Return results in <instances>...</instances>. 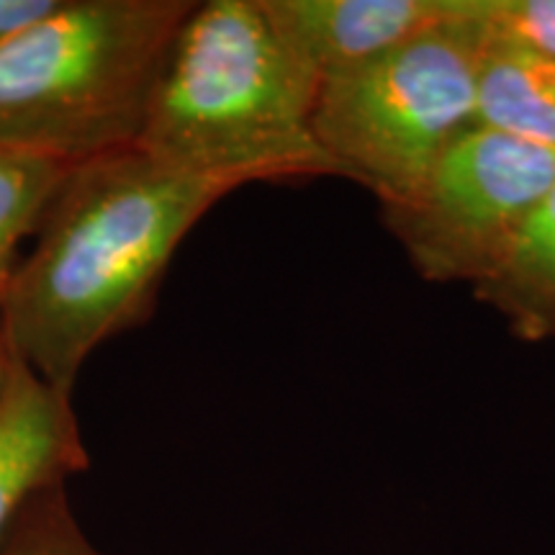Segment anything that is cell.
<instances>
[{
    "mask_svg": "<svg viewBox=\"0 0 555 555\" xmlns=\"http://www.w3.org/2000/svg\"><path fill=\"white\" fill-rule=\"evenodd\" d=\"M229 191L139 147L75 165L0 301L13 358L73 397L90 352L147 317L178 245Z\"/></svg>",
    "mask_w": 555,
    "mask_h": 555,
    "instance_id": "cell-1",
    "label": "cell"
},
{
    "mask_svg": "<svg viewBox=\"0 0 555 555\" xmlns=\"http://www.w3.org/2000/svg\"><path fill=\"white\" fill-rule=\"evenodd\" d=\"M319 90L322 80L260 0L193 3L157 75L137 147L229 189L343 176L314 134Z\"/></svg>",
    "mask_w": 555,
    "mask_h": 555,
    "instance_id": "cell-2",
    "label": "cell"
},
{
    "mask_svg": "<svg viewBox=\"0 0 555 555\" xmlns=\"http://www.w3.org/2000/svg\"><path fill=\"white\" fill-rule=\"evenodd\" d=\"M189 0H60L0 44V147L80 165L137 147Z\"/></svg>",
    "mask_w": 555,
    "mask_h": 555,
    "instance_id": "cell-3",
    "label": "cell"
},
{
    "mask_svg": "<svg viewBox=\"0 0 555 555\" xmlns=\"http://www.w3.org/2000/svg\"><path fill=\"white\" fill-rule=\"evenodd\" d=\"M489 39L486 0L322 82L314 134L345 178L404 206L437 159L476 127L478 62Z\"/></svg>",
    "mask_w": 555,
    "mask_h": 555,
    "instance_id": "cell-4",
    "label": "cell"
},
{
    "mask_svg": "<svg viewBox=\"0 0 555 555\" xmlns=\"http://www.w3.org/2000/svg\"><path fill=\"white\" fill-rule=\"evenodd\" d=\"M553 183L555 152L474 127L393 214L429 273L491 278Z\"/></svg>",
    "mask_w": 555,
    "mask_h": 555,
    "instance_id": "cell-5",
    "label": "cell"
},
{
    "mask_svg": "<svg viewBox=\"0 0 555 555\" xmlns=\"http://www.w3.org/2000/svg\"><path fill=\"white\" fill-rule=\"evenodd\" d=\"M69 399L13 358L0 397V551L39 496L88 466Z\"/></svg>",
    "mask_w": 555,
    "mask_h": 555,
    "instance_id": "cell-6",
    "label": "cell"
},
{
    "mask_svg": "<svg viewBox=\"0 0 555 555\" xmlns=\"http://www.w3.org/2000/svg\"><path fill=\"white\" fill-rule=\"evenodd\" d=\"M466 0H260L270 24L319 80L337 78L433 29Z\"/></svg>",
    "mask_w": 555,
    "mask_h": 555,
    "instance_id": "cell-7",
    "label": "cell"
},
{
    "mask_svg": "<svg viewBox=\"0 0 555 555\" xmlns=\"http://www.w3.org/2000/svg\"><path fill=\"white\" fill-rule=\"evenodd\" d=\"M476 127L555 152V62L489 29L478 62Z\"/></svg>",
    "mask_w": 555,
    "mask_h": 555,
    "instance_id": "cell-8",
    "label": "cell"
},
{
    "mask_svg": "<svg viewBox=\"0 0 555 555\" xmlns=\"http://www.w3.org/2000/svg\"><path fill=\"white\" fill-rule=\"evenodd\" d=\"M75 165L0 147V301L16 273L18 242L39 229Z\"/></svg>",
    "mask_w": 555,
    "mask_h": 555,
    "instance_id": "cell-9",
    "label": "cell"
},
{
    "mask_svg": "<svg viewBox=\"0 0 555 555\" xmlns=\"http://www.w3.org/2000/svg\"><path fill=\"white\" fill-rule=\"evenodd\" d=\"M489 281L532 307H555V183L527 214Z\"/></svg>",
    "mask_w": 555,
    "mask_h": 555,
    "instance_id": "cell-10",
    "label": "cell"
},
{
    "mask_svg": "<svg viewBox=\"0 0 555 555\" xmlns=\"http://www.w3.org/2000/svg\"><path fill=\"white\" fill-rule=\"evenodd\" d=\"M0 555H106L69 515L65 489H52L29 506Z\"/></svg>",
    "mask_w": 555,
    "mask_h": 555,
    "instance_id": "cell-11",
    "label": "cell"
},
{
    "mask_svg": "<svg viewBox=\"0 0 555 555\" xmlns=\"http://www.w3.org/2000/svg\"><path fill=\"white\" fill-rule=\"evenodd\" d=\"M486 21L496 37L555 62V0H486Z\"/></svg>",
    "mask_w": 555,
    "mask_h": 555,
    "instance_id": "cell-12",
    "label": "cell"
},
{
    "mask_svg": "<svg viewBox=\"0 0 555 555\" xmlns=\"http://www.w3.org/2000/svg\"><path fill=\"white\" fill-rule=\"evenodd\" d=\"M57 5L60 0H0V44L50 16Z\"/></svg>",
    "mask_w": 555,
    "mask_h": 555,
    "instance_id": "cell-13",
    "label": "cell"
},
{
    "mask_svg": "<svg viewBox=\"0 0 555 555\" xmlns=\"http://www.w3.org/2000/svg\"><path fill=\"white\" fill-rule=\"evenodd\" d=\"M11 363H13V352L9 343H5V335H3V327H0V397H3V388H5V380H9V371H11Z\"/></svg>",
    "mask_w": 555,
    "mask_h": 555,
    "instance_id": "cell-14",
    "label": "cell"
}]
</instances>
